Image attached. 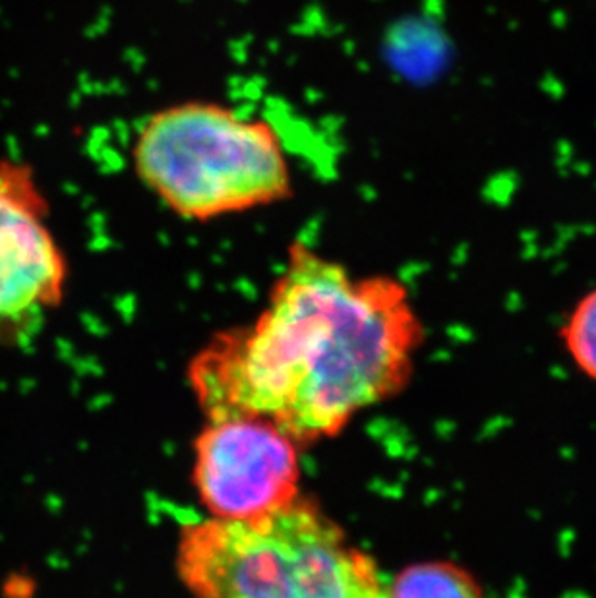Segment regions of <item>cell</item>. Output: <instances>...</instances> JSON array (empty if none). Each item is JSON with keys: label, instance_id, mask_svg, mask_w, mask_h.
<instances>
[{"label": "cell", "instance_id": "6da1fadb", "mask_svg": "<svg viewBox=\"0 0 596 598\" xmlns=\"http://www.w3.org/2000/svg\"><path fill=\"white\" fill-rule=\"evenodd\" d=\"M423 338L399 279L358 276L293 243L254 324L194 356L191 388L208 418L256 416L312 442L398 395Z\"/></svg>", "mask_w": 596, "mask_h": 598}, {"label": "cell", "instance_id": "7a4b0ae2", "mask_svg": "<svg viewBox=\"0 0 596 598\" xmlns=\"http://www.w3.org/2000/svg\"><path fill=\"white\" fill-rule=\"evenodd\" d=\"M130 159L139 184L192 223L271 208L294 194L293 163L276 124L221 101L188 99L147 114Z\"/></svg>", "mask_w": 596, "mask_h": 598}, {"label": "cell", "instance_id": "3957f363", "mask_svg": "<svg viewBox=\"0 0 596 598\" xmlns=\"http://www.w3.org/2000/svg\"><path fill=\"white\" fill-rule=\"evenodd\" d=\"M174 570L192 598H384L376 560L299 498L256 520L191 521Z\"/></svg>", "mask_w": 596, "mask_h": 598}, {"label": "cell", "instance_id": "277c9868", "mask_svg": "<svg viewBox=\"0 0 596 598\" xmlns=\"http://www.w3.org/2000/svg\"><path fill=\"white\" fill-rule=\"evenodd\" d=\"M299 446L264 418H208L194 440L192 465L208 517L256 520L296 502L303 475Z\"/></svg>", "mask_w": 596, "mask_h": 598}, {"label": "cell", "instance_id": "5b68a950", "mask_svg": "<svg viewBox=\"0 0 596 598\" xmlns=\"http://www.w3.org/2000/svg\"><path fill=\"white\" fill-rule=\"evenodd\" d=\"M34 167L0 159V339L26 338L66 295L69 260Z\"/></svg>", "mask_w": 596, "mask_h": 598}, {"label": "cell", "instance_id": "8992f818", "mask_svg": "<svg viewBox=\"0 0 596 598\" xmlns=\"http://www.w3.org/2000/svg\"><path fill=\"white\" fill-rule=\"evenodd\" d=\"M384 598H486L473 572L455 562H424L399 572Z\"/></svg>", "mask_w": 596, "mask_h": 598}, {"label": "cell", "instance_id": "52a82bcc", "mask_svg": "<svg viewBox=\"0 0 596 598\" xmlns=\"http://www.w3.org/2000/svg\"><path fill=\"white\" fill-rule=\"evenodd\" d=\"M560 335L571 363L596 382V286L573 306Z\"/></svg>", "mask_w": 596, "mask_h": 598}]
</instances>
